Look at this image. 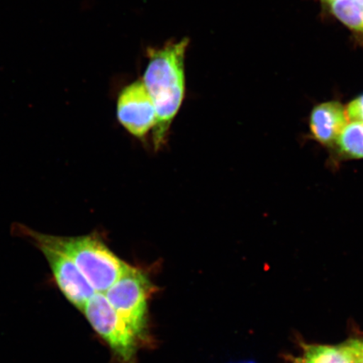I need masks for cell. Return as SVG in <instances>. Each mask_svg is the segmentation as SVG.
I'll return each mask as SVG.
<instances>
[{"mask_svg": "<svg viewBox=\"0 0 363 363\" xmlns=\"http://www.w3.org/2000/svg\"><path fill=\"white\" fill-rule=\"evenodd\" d=\"M152 286L142 271L128 266L104 295L138 339L147 328L148 298Z\"/></svg>", "mask_w": 363, "mask_h": 363, "instance_id": "cell-3", "label": "cell"}, {"mask_svg": "<svg viewBox=\"0 0 363 363\" xmlns=\"http://www.w3.org/2000/svg\"><path fill=\"white\" fill-rule=\"evenodd\" d=\"M43 235L48 242L71 258L96 293H106L129 266L96 235L57 237L44 233Z\"/></svg>", "mask_w": 363, "mask_h": 363, "instance_id": "cell-2", "label": "cell"}, {"mask_svg": "<svg viewBox=\"0 0 363 363\" xmlns=\"http://www.w3.org/2000/svg\"><path fill=\"white\" fill-rule=\"evenodd\" d=\"M355 1L363 6V0H355Z\"/></svg>", "mask_w": 363, "mask_h": 363, "instance_id": "cell-15", "label": "cell"}, {"mask_svg": "<svg viewBox=\"0 0 363 363\" xmlns=\"http://www.w3.org/2000/svg\"><path fill=\"white\" fill-rule=\"evenodd\" d=\"M333 148L339 157L347 160L363 159V123L349 122Z\"/></svg>", "mask_w": 363, "mask_h": 363, "instance_id": "cell-8", "label": "cell"}, {"mask_svg": "<svg viewBox=\"0 0 363 363\" xmlns=\"http://www.w3.org/2000/svg\"><path fill=\"white\" fill-rule=\"evenodd\" d=\"M350 363H363V340L353 339L340 345Z\"/></svg>", "mask_w": 363, "mask_h": 363, "instance_id": "cell-11", "label": "cell"}, {"mask_svg": "<svg viewBox=\"0 0 363 363\" xmlns=\"http://www.w3.org/2000/svg\"><path fill=\"white\" fill-rule=\"evenodd\" d=\"M83 311L93 328L123 363H134L138 337L118 315L106 295L95 293Z\"/></svg>", "mask_w": 363, "mask_h": 363, "instance_id": "cell-5", "label": "cell"}, {"mask_svg": "<svg viewBox=\"0 0 363 363\" xmlns=\"http://www.w3.org/2000/svg\"><path fill=\"white\" fill-rule=\"evenodd\" d=\"M120 123L138 138H143L157 124V111L143 80H136L121 90L117 101Z\"/></svg>", "mask_w": 363, "mask_h": 363, "instance_id": "cell-6", "label": "cell"}, {"mask_svg": "<svg viewBox=\"0 0 363 363\" xmlns=\"http://www.w3.org/2000/svg\"><path fill=\"white\" fill-rule=\"evenodd\" d=\"M189 44V40L184 38L179 42L167 43L161 48L147 49L148 63L142 80L156 107L154 143L157 147L164 140L184 101L185 56Z\"/></svg>", "mask_w": 363, "mask_h": 363, "instance_id": "cell-1", "label": "cell"}, {"mask_svg": "<svg viewBox=\"0 0 363 363\" xmlns=\"http://www.w3.org/2000/svg\"><path fill=\"white\" fill-rule=\"evenodd\" d=\"M302 357L307 363H350L340 345L337 347L305 345Z\"/></svg>", "mask_w": 363, "mask_h": 363, "instance_id": "cell-9", "label": "cell"}, {"mask_svg": "<svg viewBox=\"0 0 363 363\" xmlns=\"http://www.w3.org/2000/svg\"><path fill=\"white\" fill-rule=\"evenodd\" d=\"M293 363H307V362L305 360V358H303V357H295Z\"/></svg>", "mask_w": 363, "mask_h": 363, "instance_id": "cell-13", "label": "cell"}, {"mask_svg": "<svg viewBox=\"0 0 363 363\" xmlns=\"http://www.w3.org/2000/svg\"><path fill=\"white\" fill-rule=\"evenodd\" d=\"M348 123L346 108L338 101H328L313 108L308 129L313 140L322 146L333 148Z\"/></svg>", "mask_w": 363, "mask_h": 363, "instance_id": "cell-7", "label": "cell"}, {"mask_svg": "<svg viewBox=\"0 0 363 363\" xmlns=\"http://www.w3.org/2000/svg\"><path fill=\"white\" fill-rule=\"evenodd\" d=\"M17 230L22 235L30 238L36 247L40 250L48 260L54 279L63 295L72 305L83 311L86 303L96 292L79 267L65 253L48 242L43 233L23 225H20Z\"/></svg>", "mask_w": 363, "mask_h": 363, "instance_id": "cell-4", "label": "cell"}, {"mask_svg": "<svg viewBox=\"0 0 363 363\" xmlns=\"http://www.w3.org/2000/svg\"><path fill=\"white\" fill-rule=\"evenodd\" d=\"M346 113L349 122L363 123V94L352 99L347 104Z\"/></svg>", "mask_w": 363, "mask_h": 363, "instance_id": "cell-12", "label": "cell"}, {"mask_svg": "<svg viewBox=\"0 0 363 363\" xmlns=\"http://www.w3.org/2000/svg\"><path fill=\"white\" fill-rule=\"evenodd\" d=\"M331 10L345 25L363 31V6L355 0H337L331 4Z\"/></svg>", "mask_w": 363, "mask_h": 363, "instance_id": "cell-10", "label": "cell"}, {"mask_svg": "<svg viewBox=\"0 0 363 363\" xmlns=\"http://www.w3.org/2000/svg\"><path fill=\"white\" fill-rule=\"evenodd\" d=\"M325 2L333 4L335 1H337V0H324Z\"/></svg>", "mask_w": 363, "mask_h": 363, "instance_id": "cell-14", "label": "cell"}]
</instances>
